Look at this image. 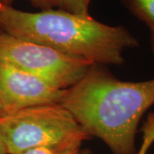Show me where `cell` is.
<instances>
[{
    "label": "cell",
    "mask_w": 154,
    "mask_h": 154,
    "mask_svg": "<svg viewBox=\"0 0 154 154\" xmlns=\"http://www.w3.org/2000/svg\"><path fill=\"white\" fill-rule=\"evenodd\" d=\"M63 91L40 77L0 62V104L5 115L37 105L59 104Z\"/></svg>",
    "instance_id": "cell-5"
},
{
    "label": "cell",
    "mask_w": 154,
    "mask_h": 154,
    "mask_svg": "<svg viewBox=\"0 0 154 154\" xmlns=\"http://www.w3.org/2000/svg\"><path fill=\"white\" fill-rule=\"evenodd\" d=\"M3 30H2V28H1V26H0V32H2Z\"/></svg>",
    "instance_id": "cell-15"
},
{
    "label": "cell",
    "mask_w": 154,
    "mask_h": 154,
    "mask_svg": "<svg viewBox=\"0 0 154 154\" xmlns=\"http://www.w3.org/2000/svg\"><path fill=\"white\" fill-rule=\"evenodd\" d=\"M91 0H57V8L82 17H89Z\"/></svg>",
    "instance_id": "cell-8"
},
{
    "label": "cell",
    "mask_w": 154,
    "mask_h": 154,
    "mask_svg": "<svg viewBox=\"0 0 154 154\" xmlns=\"http://www.w3.org/2000/svg\"><path fill=\"white\" fill-rule=\"evenodd\" d=\"M79 154H92V152L88 149H85V150H81Z\"/></svg>",
    "instance_id": "cell-13"
},
{
    "label": "cell",
    "mask_w": 154,
    "mask_h": 154,
    "mask_svg": "<svg viewBox=\"0 0 154 154\" xmlns=\"http://www.w3.org/2000/svg\"><path fill=\"white\" fill-rule=\"evenodd\" d=\"M132 16L144 22L146 27L154 26V0H120Z\"/></svg>",
    "instance_id": "cell-6"
},
{
    "label": "cell",
    "mask_w": 154,
    "mask_h": 154,
    "mask_svg": "<svg viewBox=\"0 0 154 154\" xmlns=\"http://www.w3.org/2000/svg\"><path fill=\"white\" fill-rule=\"evenodd\" d=\"M142 142L136 154H147L154 143V111L150 112L141 128Z\"/></svg>",
    "instance_id": "cell-7"
},
{
    "label": "cell",
    "mask_w": 154,
    "mask_h": 154,
    "mask_svg": "<svg viewBox=\"0 0 154 154\" xmlns=\"http://www.w3.org/2000/svg\"><path fill=\"white\" fill-rule=\"evenodd\" d=\"M60 105L89 137L102 140L113 154H136V134L144 114L154 105V78L123 82L100 64L64 89Z\"/></svg>",
    "instance_id": "cell-1"
},
{
    "label": "cell",
    "mask_w": 154,
    "mask_h": 154,
    "mask_svg": "<svg viewBox=\"0 0 154 154\" xmlns=\"http://www.w3.org/2000/svg\"><path fill=\"white\" fill-rule=\"evenodd\" d=\"M5 116V110L3 109L2 105L0 104V117H2V116Z\"/></svg>",
    "instance_id": "cell-14"
},
{
    "label": "cell",
    "mask_w": 154,
    "mask_h": 154,
    "mask_svg": "<svg viewBox=\"0 0 154 154\" xmlns=\"http://www.w3.org/2000/svg\"><path fill=\"white\" fill-rule=\"evenodd\" d=\"M0 154H7L5 146V144H4V141H3V140H2L1 135H0Z\"/></svg>",
    "instance_id": "cell-12"
},
{
    "label": "cell",
    "mask_w": 154,
    "mask_h": 154,
    "mask_svg": "<svg viewBox=\"0 0 154 154\" xmlns=\"http://www.w3.org/2000/svg\"><path fill=\"white\" fill-rule=\"evenodd\" d=\"M0 62L40 77L63 90L80 81L94 64L4 31L0 32Z\"/></svg>",
    "instance_id": "cell-4"
},
{
    "label": "cell",
    "mask_w": 154,
    "mask_h": 154,
    "mask_svg": "<svg viewBox=\"0 0 154 154\" xmlns=\"http://www.w3.org/2000/svg\"><path fill=\"white\" fill-rule=\"evenodd\" d=\"M34 7L40 9L41 11L57 8V0H28ZM14 0H0V5L12 6Z\"/></svg>",
    "instance_id": "cell-9"
},
{
    "label": "cell",
    "mask_w": 154,
    "mask_h": 154,
    "mask_svg": "<svg viewBox=\"0 0 154 154\" xmlns=\"http://www.w3.org/2000/svg\"><path fill=\"white\" fill-rule=\"evenodd\" d=\"M0 26L14 37L100 65H122L139 40L123 26H110L60 9L26 12L0 5Z\"/></svg>",
    "instance_id": "cell-2"
},
{
    "label": "cell",
    "mask_w": 154,
    "mask_h": 154,
    "mask_svg": "<svg viewBox=\"0 0 154 154\" xmlns=\"http://www.w3.org/2000/svg\"><path fill=\"white\" fill-rule=\"evenodd\" d=\"M0 135L7 154H19L35 147L81 149L83 141L90 139L60 104L28 107L0 117Z\"/></svg>",
    "instance_id": "cell-3"
},
{
    "label": "cell",
    "mask_w": 154,
    "mask_h": 154,
    "mask_svg": "<svg viewBox=\"0 0 154 154\" xmlns=\"http://www.w3.org/2000/svg\"><path fill=\"white\" fill-rule=\"evenodd\" d=\"M149 38H150V47L152 54V58L154 61V26H148Z\"/></svg>",
    "instance_id": "cell-11"
},
{
    "label": "cell",
    "mask_w": 154,
    "mask_h": 154,
    "mask_svg": "<svg viewBox=\"0 0 154 154\" xmlns=\"http://www.w3.org/2000/svg\"><path fill=\"white\" fill-rule=\"evenodd\" d=\"M81 149H74L69 151H57L54 149L47 148V147H35V148L28 149L19 154H79Z\"/></svg>",
    "instance_id": "cell-10"
}]
</instances>
